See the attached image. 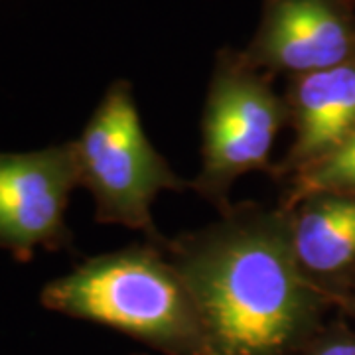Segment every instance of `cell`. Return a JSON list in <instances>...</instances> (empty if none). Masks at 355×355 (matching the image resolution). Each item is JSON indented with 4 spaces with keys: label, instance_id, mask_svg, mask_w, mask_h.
Segmentation results:
<instances>
[{
    "label": "cell",
    "instance_id": "7",
    "mask_svg": "<svg viewBox=\"0 0 355 355\" xmlns=\"http://www.w3.org/2000/svg\"><path fill=\"white\" fill-rule=\"evenodd\" d=\"M286 107L294 139L277 168L284 180L330 153L355 130V60L294 77Z\"/></svg>",
    "mask_w": 355,
    "mask_h": 355
},
{
    "label": "cell",
    "instance_id": "6",
    "mask_svg": "<svg viewBox=\"0 0 355 355\" xmlns=\"http://www.w3.org/2000/svg\"><path fill=\"white\" fill-rule=\"evenodd\" d=\"M243 58L294 77L355 60V0H266Z\"/></svg>",
    "mask_w": 355,
    "mask_h": 355
},
{
    "label": "cell",
    "instance_id": "2",
    "mask_svg": "<svg viewBox=\"0 0 355 355\" xmlns=\"http://www.w3.org/2000/svg\"><path fill=\"white\" fill-rule=\"evenodd\" d=\"M40 300L51 312L107 326L164 355H207L190 291L158 243L87 259L48 282Z\"/></svg>",
    "mask_w": 355,
    "mask_h": 355
},
{
    "label": "cell",
    "instance_id": "9",
    "mask_svg": "<svg viewBox=\"0 0 355 355\" xmlns=\"http://www.w3.org/2000/svg\"><path fill=\"white\" fill-rule=\"evenodd\" d=\"M320 193H355V130L312 164L286 178L282 207Z\"/></svg>",
    "mask_w": 355,
    "mask_h": 355
},
{
    "label": "cell",
    "instance_id": "5",
    "mask_svg": "<svg viewBox=\"0 0 355 355\" xmlns=\"http://www.w3.org/2000/svg\"><path fill=\"white\" fill-rule=\"evenodd\" d=\"M79 184L73 142L0 153V249L18 261L69 247V198Z\"/></svg>",
    "mask_w": 355,
    "mask_h": 355
},
{
    "label": "cell",
    "instance_id": "8",
    "mask_svg": "<svg viewBox=\"0 0 355 355\" xmlns=\"http://www.w3.org/2000/svg\"><path fill=\"white\" fill-rule=\"evenodd\" d=\"M286 209L302 270L342 302L343 284L355 275V193L310 196Z\"/></svg>",
    "mask_w": 355,
    "mask_h": 355
},
{
    "label": "cell",
    "instance_id": "10",
    "mask_svg": "<svg viewBox=\"0 0 355 355\" xmlns=\"http://www.w3.org/2000/svg\"><path fill=\"white\" fill-rule=\"evenodd\" d=\"M302 355H355V331L343 326L322 328Z\"/></svg>",
    "mask_w": 355,
    "mask_h": 355
},
{
    "label": "cell",
    "instance_id": "1",
    "mask_svg": "<svg viewBox=\"0 0 355 355\" xmlns=\"http://www.w3.org/2000/svg\"><path fill=\"white\" fill-rule=\"evenodd\" d=\"M164 251L190 291L207 355H302L336 302L302 270L282 205H229Z\"/></svg>",
    "mask_w": 355,
    "mask_h": 355
},
{
    "label": "cell",
    "instance_id": "3",
    "mask_svg": "<svg viewBox=\"0 0 355 355\" xmlns=\"http://www.w3.org/2000/svg\"><path fill=\"white\" fill-rule=\"evenodd\" d=\"M71 142L79 184L93 198L95 219L140 231L150 243L164 245L154 225V200L160 191H180L190 184L148 140L127 83L111 85Z\"/></svg>",
    "mask_w": 355,
    "mask_h": 355
},
{
    "label": "cell",
    "instance_id": "11",
    "mask_svg": "<svg viewBox=\"0 0 355 355\" xmlns=\"http://www.w3.org/2000/svg\"><path fill=\"white\" fill-rule=\"evenodd\" d=\"M342 304L355 316V298H345V300H342Z\"/></svg>",
    "mask_w": 355,
    "mask_h": 355
},
{
    "label": "cell",
    "instance_id": "4",
    "mask_svg": "<svg viewBox=\"0 0 355 355\" xmlns=\"http://www.w3.org/2000/svg\"><path fill=\"white\" fill-rule=\"evenodd\" d=\"M288 125L286 99L253 65L223 58L211 77L202 119V168L191 188L219 209L229 207L233 184L254 170H270V150Z\"/></svg>",
    "mask_w": 355,
    "mask_h": 355
}]
</instances>
